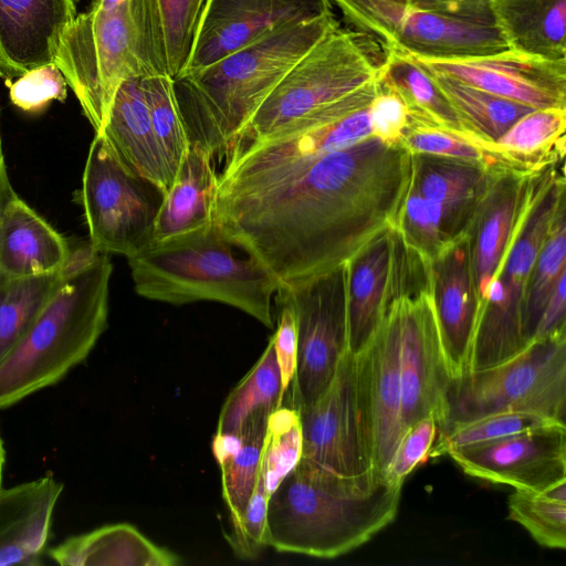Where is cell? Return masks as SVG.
Instances as JSON below:
<instances>
[{
    "mask_svg": "<svg viewBox=\"0 0 566 566\" xmlns=\"http://www.w3.org/2000/svg\"><path fill=\"white\" fill-rule=\"evenodd\" d=\"M72 254L66 239L14 191L0 221V279L61 273Z\"/></svg>",
    "mask_w": 566,
    "mask_h": 566,
    "instance_id": "cell-24",
    "label": "cell"
},
{
    "mask_svg": "<svg viewBox=\"0 0 566 566\" xmlns=\"http://www.w3.org/2000/svg\"><path fill=\"white\" fill-rule=\"evenodd\" d=\"M400 142L412 155L446 157L504 169L473 138L443 127L409 122Z\"/></svg>",
    "mask_w": 566,
    "mask_h": 566,
    "instance_id": "cell-43",
    "label": "cell"
},
{
    "mask_svg": "<svg viewBox=\"0 0 566 566\" xmlns=\"http://www.w3.org/2000/svg\"><path fill=\"white\" fill-rule=\"evenodd\" d=\"M448 455L470 476L514 490L544 491L566 481V424L523 431Z\"/></svg>",
    "mask_w": 566,
    "mask_h": 566,
    "instance_id": "cell-18",
    "label": "cell"
},
{
    "mask_svg": "<svg viewBox=\"0 0 566 566\" xmlns=\"http://www.w3.org/2000/svg\"><path fill=\"white\" fill-rule=\"evenodd\" d=\"M142 78L122 83L103 126L95 135L123 169L149 179L167 191L169 181L151 128Z\"/></svg>",
    "mask_w": 566,
    "mask_h": 566,
    "instance_id": "cell-25",
    "label": "cell"
},
{
    "mask_svg": "<svg viewBox=\"0 0 566 566\" xmlns=\"http://www.w3.org/2000/svg\"><path fill=\"white\" fill-rule=\"evenodd\" d=\"M275 409L254 411L238 432L234 449L217 459L221 470L222 496L229 514V531L238 526L254 489L268 421Z\"/></svg>",
    "mask_w": 566,
    "mask_h": 566,
    "instance_id": "cell-33",
    "label": "cell"
},
{
    "mask_svg": "<svg viewBox=\"0 0 566 566\" xmlns=\"http://www.w3.org/2000/svg\"><path fill=\"white\" fill-rule=\"evenodd\" d=\"M429 270L440 340L453 380L470 371L481 314L470 272L465 234L446 244L430 260Z\"/></svg>",
    "mask_w": 566,
    "mask_h": 566,
    "instance_id": "cell-20",
    "label": "cell"
},
{
    "mask_svg": "<svg viewBox=\"0 0 566 566\" xmlns=\"http://www.w3.org/2000/svg\"><path fill=\"white\" fill-rule=\"evenodd\" d=\"M410 57L424 71L451 76L532 108L566 109V61L512 49L458 59Z\"/></svg>",
    "mask_w": 566,
    "mask_h": 566,
    "instance_id": "cell-19",
    "label": "cell"
},
{
    "mask_svg": "<svg viewBox=\"0 0 566 566\" xmlns=\"http://www.w3.org/2000/svg\"><path fill=\"white\" fill-rule=\"evenodd\" d=\"M302 453L300 413L291 406H280L269 417L260 461V472L270 495L297 465Z\"/></svg>",
    "mask_w": 566,
    "mask_h": 566,
    "instance_id": "cell-41",
    "label": "cell"
},
{
    "mask_svg": "<svg viewBox=\"0 0 566 566\" xmlns=\"http://www.w3.org/2000/svg\"><path fill=\"white\" fill-rule=\"evenodd\" d=\"M566 332V270L555 282L541 314L533 340Z\"/></svg>",
    "mask_w": 566,
    "mask_h": 566,
    "instance_id": "cell-50",
    "label": "cell"
},
{
    "mask_svg": "<svg viewBox=\"0 0 566 566\" xmlns=\"http://www.w3.org/2000/svg\"><path fill=\"white\" fill-rule=\"evenodd\" d=\"M207 0H146L155 45L165 72L185 67Z\"/></svg>",
    "mask_w": 566,
    "mask_h": 566,
    "instance_id": "cell-35",
    "label": "cell"
},
{
    "mask_svg": "<svg viewBox=\"0 0 566 566\" xmlns=\"http://www.w3.org/2000/svg\"><path fill=\"white\" fill-rule=\"evenodd\" d=\"M165 195L158 184L123 169L94 136L78 199L95 252L128 259L148 247Z\"/></svg>",
    "mask_w": 566,
    "mask_h": 566,
    "instance_id": "cell-10",
    "label": "cell"
},
{
    "mask_svg": "<svg viewBox=\"0 0 566 566\" xmlns=\"http://www.w3.org/2000/svg\"><path fill=\"white\" fill-rule=\"evenodd\" d=\"M501 170L452 158L412 155L409 188L440 205L453 235L459 238L465 234L480 200Z\"/></svg>",
    "mask_w": 566,
    "mask_h": 566,
    "instance_id": "cell-26",
    "label": "cell"
},
{
    "mask_svg": "<svg viewBox=\"0 0 566 566\" xmlns=\"http://www.w3.org/2000/svg\"><path fill=\"white\" fill-rule=\"evenodd\" d=\"M565 190L564 161L541 172L532 201L489 284L470 371L500 364L527 346L523 335L526 289L541 245L559 206L566 201Z\"/></svg>",
    "mask_w": 566,
    "mask_h": 566,
    "instance_id": "cell-7",
    "label": "cell"
},
{
    "mask_svg": "<svg viewBox=\"0 0 566 566\" xmlns=\"http://www.w3.org/2000/svg\"><path fill=\"white\" fill-rule=\"evenodd\" d=\"M530 412L566 423V332L533 340L518 354L453 379L438 432L495 412Z\"/></svg>",
    "mask_w": 566,
    "mask_h": 566,
    "instance_id": "cell-9",
    "label": "cell"
},
{
    "mask_svg": "<svg viewBox=\"0 0 566 566\" xmlns=\"http://www.w3.org/2000/svg\"><path fill=\"white\" fill-rule=\"evenodd\" d=\"M408 4L457 19L494 25L490 0H408Z\"/></svg>",
    "mask_w": 566,
    "mask_h": 566,
    "instance_id": "cell-49",
    "label": "cell"
},
{
    "mask_svg": "<svg viewBox=\"0 0 566 566\" xmlns=\"http://www.w3.org/2000/svg\"><path fill=\"white\" fill-rule=\"evenodd\" d=\"M280 308L279 322L271 339L280 367L282 390H289L296 366V322L293 310L283 303H276Z\"/></svg>",
    "mask_w": 566,
    "mask_h": 566,
    "instance_id": "cell-48",
    "label": "cell"
},
{
    "mask_svg": "<svg viewBox=\"0 0 566 566\" xmlns=\"http://www.w3.org/2000/svg\"><path fill=\"white\" fill-rule=\"evenodd\" d=\"M394 227L403 241L427 260L457 239L444 209L408 188Z\"/></svg>",
    "mask_w": 566,
    "mask_h": 566,
    "instance_id": "cell-42",
    "label": "cell"
},
{
    "mask_svg": "<svg viewBox=\"0 0 566 566\" xmlns=\"http://www.w3.org/2000/svg\"><path fill=\"white\" fill-rule=\"evenodd\" d=\"M356 356L357 397L374 475L382 478L401 436L399 321L394 302Z\"/></svg>",
    "mask_w": 566,
    "mask_h": 566,
    "instance_id": "cell-15",
    "label": "cell"
},
{
    "mask_svg": "<svg viewBox=\"0 0 566 566\" xmlns=\"http://www.w3.org/2000/svg\"><path fill=\"white\" fill-rule=\"evenodd\" d=\"M127 262L135 292L145 298L174 305L219 302L274 327L272 301L280 282L229 242L214 221L151 243Z\"/></svg>",
    "mask_w": 566,
    "mask_h": 566,
    "instance_id": "cell-5",
    "label": "cell"
},
{
    "mask_svg": "<svg viewBox=\"0 0 566 566\" xmlns=\"http://www.w3.org/2000/svg\"><path fill=\"white\" fill-rule=\"evenodd\" d=\"M507 512L538 545L566 548V481L544 491L514 490Z\"/></svg>",
    "mask_w": 566,
    "mask_h": 566,
    "instance_id": "cell-38",
    "label": "cell"
},
{
    "mask_svg": "<svg viewBox=\"0 0 566 566\" xmlns=\"http://www.w3.org/2000/svg\"><path fill=\"white\" fill-rule=\"evenodd\" d=\"M78 0H0V75L7 83L54 63Z\"/></svg>",
    "mask_w": 566,
    "mask_h": 566,
    "instance_id": "cell-22",
    "label": "cell"
},
{
    "mask_svg": "<svg viewBox=\"0 0 566 566\" xmlns=\"http://www.w3.org/2000/svg\"><path fill=\"white\" fill-rule=\"evenodd\" d=\"M541 172L499 171L465 231L470 272L481 311L492 276L532 201Z\"/></svg>",
    "mask_w": 566,
    "mask_h": 566,
    "instance_id": "cell-21",
    "label": "cell"
},
{
    "mask_svg": "<svg viewBox=\"0 0 566 566\" xmlns=\"http://www.w3.org/2000/svg\"><path fill=\"white\" fill-rule=\"evenodd\" d=\"M13 192H14V189L12 188V185L10 181L6 156H4L3 139H2V132H1V120H0V221H1L4 206Z\"/></svg>",
    "mask_w": 566,
    "mask_h": 566,
    "instance_id": "cell-51",
    "label": "cell"
},
{
    "mask_svg": "<svg viewBox=\"0 0 566 566\" xmlns=\"http://www.w3.org/2000/svg\"><path fill=\"white\" fill-rule=\"evenodd\" d=\"M142 86L151 128L170 187L190 147V140L177 105L172 77L168 74L143 77Z\"/></svg>",
    "mask_w": 566,
    "mask_h": 566,
    "instance_id": "cell-37",
    "label": "cell"
},
{
    "mask_svg": "<svg viewBox=\"0 0 566 566\" xmlns=\"http://www.w3.org/2000/svg\"><path fill=\"white\" fill-rule=\"evenodd\" d=\"M63 488L45 475L0 491V566L42 564Z\"/></svg>",
    "mask_w": 566,
    "mask_h": 566,
    "instance_id": "cell-23",
    "label": "cell"
},
{
    "mask_svg": "<svg viewBox=\"0 0 566 566\" xmlns=\"http://www.w3.org/2000/svg\"><path fill=\"white\" fill-rule=\"evenodd\" d=\"M385 56L376 39L338 25L284 75L234 142L264 138L357 90L378 76Z\"/></svg>",
    "mask_w": 566,
    "mask_h": 566,
    "instance_id": "cell-8",
    "label": "cell"
},
{
    "mask_svg": "<svg viewBox=\"0 0 566 566\" xmlns=\"http://www.w3.org/2000/svg\"><path fill=\"white\" fill-rule=\"evenodd\" d=\"M335 14L291 25L172 77L190 144L223 155L284 75L327 33Z\"/></svg>",
    "mask_w": 566,
    "mask_h": 566,
    "instance_id": "cell-3",
    "label": "cell"
},
{
    "mask_svg": "<svg viewBox=\"0 0 566 566\" xmlns=\"http://www.w3.org/2000/svg\"><path fill=\"white\" fill-rule=\"evenodd\" d=\"M354 30L385 50L424 59H458L510 49L495 25L457 19L388 0H332Z\"/></svg>",
    "mask_w": 566,
    "mask_h": 566,
    "instance_id": "cell-12",
    "label": "cell"
},
{
    "mask_svg": "<svg viewBox=\"0 0 566 566\" xmlns=\"http://www.w3.org/2000/svg\"><path fill=\"white\" fill-rule=\"evenodd\" d=\"M298 413L302 459L342 476L373 473L357 397L354 353H344L327 389Z\"/></svg>",
    "mask_w": 566,
    "mask_h": 566,
    "instance_id": "cell-14",
    "label": "cell"
},
{
    "mask_svg": "<svg viewBox=\"0 0 566 566\" xmlns=\"http://www.w3.org/2000/svg\"><path fill=\"white\" fill-rule=\"evenodd\" d=\"M275 303L289 305L296 322V366L290 406L310 408L327 389L348 349L347 263L292 287H280Z\"/></svg>",
    "mask_w": 566,
    "mask_h": 566,
    "instance_id": "cell-11",
    "label": "cell"
},
{
    "mask_svg": "<svg viewBox=\"0 0 566 566\" xmlns=\"http://www.w3.org/2000/svg\"><path fill=\"white\" fill-rule=\"evenodd\" d=\"M566 109L536 108L517 119L501 137L480 145L507 170L533 175L565 158Z\"/></svg>",
    "mask_w": 566,
    "mask_h": 566,
    "instance_id": "cell-29",
    "label": "cell"
},
{
    "mask_svg": "<svg viewBox=\"0 0 566 566\" xmlns=\"http://www.w3.org/2000/svg\"><path fill=\"white\" fill-rule=\"evenodd\" d=\"M128 1L130 0H94L92 4L102 10H112Z\"/></svg>",
    "mask_w": 566,
    "mask_h": 566,
    "instance_id": "cell-52",
    "label": "cell"
},
{
    "mask_svg": "<svg viewBox=\"0 0 566 566\" xmlns=\"http://www.w3.org/2000/svg\"><path fill=\"white\" fill-rule=\"evenodd\" d=\"M426 72L449 101L464 130L479 146L495 142L517 119L536 109L451 76Z\"/></svg>",
    "mask_w": 566,
    "mask_h": 566,
    "instance_id": "cell-32",
    "label": "cell"
},
{
    "mask_svg": "<svg viewBox=\"0 0 566 566\" xmlns=\"http://www.w3.org/2000/svg\"><path fill=\"white\" fill-rule=\"evenodd\" d=\"M558 422L530 412H495L451 426L438 432L429 453L430 458L448 455L449 452L500 440L523 431Z\"/></svg>",
    "mask_w": 566,
    "mask_h": 566,
    "instance_id": "cell-40",
    "label": "cell"
},
{
    "mask_svg": "<svg viewBox=\"0 0 566 566\" xmlns=\"http://www.w3.org/2000/svg\"><path fill=\"white\" fill-rule=\"evenodd\" d=\"M7 84L11 103L27 113L42 112L52 101L63 102L66 97V80L54 63L31 70Z\"/></svg>",
    "mask_w": 566,
    "mask_h": 566,
    "instance_id": "cell-44",
    "label": "cell"
},
{
    "mask_svg": "<svg viewBox=\"0 0 566 566\" xmlns=\"http://www.w3.org/2000/svg\"><path fill=\"white\" fill-rule=\"evenodd\" d=\"M388 1H392V2H397V3L408 4V0H388Z\"/></svg>",
    "mask_w": 566,
    "mask_h": 566,
    "instance_id": "cell-54",
    "label": "cell"
},
{
    "mask_svg": "<svg viewBox=\"0 0 566 566\" xmlns=\"http://www.w3.org/2000/svg\"><path fill=\"white\" fill-rule=\"evenodd\" d=\"M490 9L510 49L566 61V0H490Z\"/></svg>",
    "mask_w": 566,
    "mask_h": 566,
    "instance_id": "cell-30",
    "label": "cell"
},
{
    "mask_svg": "<svg viewBox=\"0 0 566 566\" xmlns=\"http://www.w3.org/2000/svg\"><path fill=\"white\" fill-rule=\"evenodd\" d=\"M417 270L408 247L391 226L347 262L348 349L357 354L391 301L411 292Z\"/></svg>",
    "mask_w": 566,
    "mask_h": 566,
    "instance_id": "cell-17",
    "label": "cell"
},
{
    "mask_svg": "<svg viewBox=\"0 0 566 566\" xmlns=\"http://www.w3.org/2000/svg\"><path fill=\"white\" fill-rule=\"evenodd\" d=\"M378 83L379 90L369 104L374 136L385 140H400L409 123L407 108L392 90Z\"/></svg>",
    "mask_w": 566,
    "mask_h": 566,
    "instance_id": "cell-47",
    "label": "cell"
},
{
    "mask_svg": "<svg viewBox=\"0 0 566 566\" xmlns=\"http://www.w3.org/2000/svg\"><path fill=\"white\" fill-rule=\"evenodd\" d=\"M6 465V449L0 434V491L3 489V471Z\"/></svg>",
    "mask_w": 566,
    "mask_h": 566,
    "instance_id": "cell-53",
    "label": "cell"
},
{
    "mask_svg": "<svg viewBox=\"0 0 566 566\" xmlns=\"http://www.w3.org/2000/svg\"><path fill=\"white\" fill-rule=\"evenodd\" d=\"M280 367L270 338L254 366L237 384L224 400L219 413L216 436L238 434L244 421L258 409L282 406Z\"/></svg>",
    "mask_w": 566,
    "mask_h": 566,
    "instance_id": "cell-34",
    "label": "cell"
},
{
    "mask_svg": "<svg viewBox=\"0 0 566 566\" xmlns=\"http://www.w3.org/2000/svg\"><path fill=\"white\" fill-rule=\"evenodd\" d=\"M566 270V201L552 222L533 265L523 306V335L528 345L548 295Z\"/></svg>",
    "mask_w": 566,
    "mask_h": 566,
    "instance_id": "cell-39",
    "label": "cell"
},
{
    "mask_svg": "<svg viewBox=\"0 0 566 566\" xmlns=\"http://www.w3.org/2000/svg\"><path fill=\"white\" fill-rule=\"evenodd\" d=\"M385 51L378 81L400 97L409 122L434 125L470 136L430 75L410 56Z\"/></svg>",
    "mask_w": 566,
    "mask_h": 566,
    "instance_id": "cell-31",
    "label": "cell"
},
{
    "mask_svg": "<svg viewBox=\"0 0 566 566\" xmlns=\"http://www.w3.org/2000/svg\"><path fill=\"white\" fill-rule=\"evenodd\" d=\"M438 436L432 416L423 417L405 429L382 474L389 482L403 483L406 478L429 459Z\"/></svg>",
    "mask_w": 566,
    "mask_h": 566,
    "instance_id": "cell-46",
    "label": "cell"
},
{
    "mask_svg": "<svg viewBox=\"0 0 566 566\" xmlns=\"http://www.w3.org/2000/svg\"><path fill=\"white\" fill-rule=\"evenodd\" d=\"M402 484L373 473L342 476L301 459L269 497L266 546L327 559L347 554L392 523Z\"/></svg>",
    "mask_w": 566,
    "mask_h": 566,
    "instance_id": "cell-2",
    "label": "cell"
},
{
    "mask_svg": "<svg viewBox=\"0 0 566 566\" xmlns=\"http://www.w3.org/2000/svg\"><path fill=\"white\" fill-rule=\"evenodd\" d=\"M108 254L73 251L62 281L18 343L0 359V409L61 381L90 355L107 327Z\"/></svg>",
    "mask_w": 566,
    "mask_h": 566,
    "instance_id": "cell-4",
    "label": "cell"
},
{
    "mask_svg": "<svg viewBox=\"0 0 566 566\" xmlns=\"http://www.w3.org/2000/svg\"><path fill=\"white\" fill-rule=\"evenodd\" d=\"M63 273L0 279V359L18 343L50 301Z\"/></svg>",
    "mask_w": 566,
    "mask_h": 566,
    "instance_id": "cell-36",
    "label": "cell"
},
{
    "mask_svg": "<svg viewBox=\"0 0 566 566\" xmlns=\"http://www.w3.org/2000/svg\"><path fill=\"white\" fill-rule=\"evenodd\" d=\"M269 497L259 470L254 489L238 526L226 534L233 553L241 559H254L268 547L265 532Z\"/></svg>",
    "mask_w": 566,
    "mask_h": 566,
    "instance_id": "cell-45",
    "label": "cell"
},
{
    "mask_svg": "<svg viewBox=\"0 0 566 566\" xmlns=\"http://www.w3.org/2000/svg\"><path fill=\"white\" fill-rule=\"evenodd\" d=\"M46 554L63 566H175L180 558L127 523L67 537Z\"/></svg>",
    "mask_w": 566,
    "mask_h": 566,
    "instance_id": "cell-28",
    "label": "cell"
},
{
    "mask_svg": "<svg viewBox=\"0 0 566 566\" xmlns=\"http://www.w3.org/2000/svg\"><path fill=\"white\" fill-rule=\"evenodd\" d=\"M331 0H207L184 70L203 69L284 28L334 13Z\"/></svg>",
    "mask_w": 566,
    "mask_h": 566,
    "instance_id": "cell-16",
    "label": "cell"
},
{
    "mask_svg": "<svg viewBox=\"0 0 566 566\" xmlns=\"http://www.w3.org/2000/svg\"><path fill=\"white\" fill-rule=\"evenodd\" d=\"M54 64L97 133L125 81L167 74L157 52L146 0L115 9L95 6L76 15L65 31Z\"/></svg>",
    "mask_w": 566,
    "mask_h": 566,
    "instance_id": "cell-6",
    "label": "cell"
},
{
    "mask_svg": "<svg viewBox=\"0 0 566 566\" xmlns=\"http://www.w3.org/2000/svg\"><path fill=\"white\" fill-rule=\"evenodd\" d=\"M212 160L202 148L190 144L166 191L151 243L198 230L214 221L218 174Z\"/></svg>",
    "mask_w": 566,
    "mask_h": 566,
    "instance_id": "cell-27",
    "label": "cell"
},
{
    "mask_svg": "<svg viewBox=\"0 0 566 566\" xmlns=\"http://www.w3.org/2000/svg\"><path fill=\"white\" fill-rule=\"evenodd\" d=\"M392 302L399 321L401 430L432 416L439 431L447 423L452 379L440 340L431 285Z\"/></svg>",
    "mask_w": 566,
    "mask_h": 566,
    "instance_id": "cell-13",
    "label": "cell"
},
{
    "mask_svg": "<svg viewBox=\"0 0 566 566\" xmlns=\"http://www.w3.org/2000/svg\"><path fill=\"white\" fill-rule=\"evenodd\" d=\"M226 155L213 220L281 287L347 263L394 226L412 168L400 140L338 147L311 126L235 142Z\"/></svg>",
    "mask_w": 566,
    "mask_h": 566,
    "instance_id": "cell-1",
    "label": "cell"
}]
</instances>
